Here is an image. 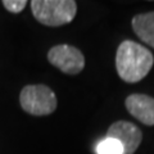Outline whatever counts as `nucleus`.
I'll use <instances>...</instances> for the list:
<instances>
[{
	"instance_id": "f257e3e1",
	"label": "nucleus",
	"mask_w": 154,
	"mask_h": 154,
	"mask_svg": "<svg viewBox=\"0 0 154 154\" xmlns=\"http://www.w3.org/2000/svg\"><path fill=\"white\" fill-rule=\"evenodd\" d=\"M153 64L154 57L148 48L131 40L119 44L116 54V68L125 82H139L149 73Z\"/></svg>"
},
{
	"instance_id": "f03ea898",
	"label": "nucleus",
	"mask_w": 154,
	"mask_h": 154,
	"mask_svg": "<svg viewBox=\"0 0 154 154\" xmlns=\"http://www.w3.org/2000/svg\"><path fill=\"white\" fill-rule=\"evenodd\" d=\"M31 11L36 21L42 25L58 27L73 21L77 3L75 0H32Z\"/></svg>"
},
{
	"instance_id": "7ed1b4c3",
	"label": "nucleus",
	"mask_w": 154,
	"mask_h": 154,
	"mask_svg": "<svg viewBox=\"0 0 154 154\" xmlns=\"http://www.w3.org/2000/svg\"><path fill=\"white\" fill-rule=\"evenodd\" d=\"M22 109L32 116H48L57 109V96L46 85H27L19 95Z\"/></svg>"
},
{
	"instance_id": "20e7f679",
	"label": "nucleus",
	"mask_w": 154,
	"mask_h": 154,
	"mask_svg": "<svg viewBox=\"0 0 154 154\" xmlns=\"http://www.w3.org/2000/svg\"><path fill=\"white\" fill-rule=\"evenodd\" d=\"M48 60L67 75H77L85 67L84 54L71 45L53 46L48 53Z\"/></svg>"
},
{
	"instance_id": "39448f33",
	"label": "nucleus",
	"mask_w": 154,
	"mask_h": 154,
	"mask_svg": "<svg viewBox=\"0 0 154 154\" xmlns=\"http://www.w3.org/2000/svg\"><path fill=\"white\" fill-rule=\"evenodd\" d=\"M107 136L117 139L123 145L125 154H134L143 140L140 128L127 121H117L112 123L107 131Z\"/></svg>"
},
{
	"instance_id": "423d86ee",
	"label": "nucleus",
	"mask_w": 154,
	"mask_h": 154,
	"mask_svg": "<svg viewBox=\"0 0 154 154\" xmlns=\"http://www.w3.org/2000/svg\"><path fill=\"white\" fill-rule=\"evenodd\" d=\"M125 104L128 113L137 121L146 126H154V98L145 94H132Z\"/></svg>"
},
{
	"instance_id": "0eeeda50",
	"label": "nucleus",
	"mask_w": 154,
	"mask_h": 154,
	"mask_svg": "<svg viewBox=\"0 0 154 154\" xmlns=\"http://www.w3.org/2000/svg\"><path fill=\"white\" fill-rule=\"evenodd\" d=\"M132 30L144 44L154 48V12L135 16L132 18Z\"/></svg>"
},
{
	"instance_id": "6e6552de",
	"label": "nucleus",
	"mask_w": 154,
	"mask_h": 154,
	"mask_svg": "<svg viewBox=\"0 0 154 154\" xmlns=\"http://www.w3.org/2000/svg\"><path fill=\"white\" fill-rule=\"evenodd\" d=\"M95 152L96 154H125V149L117 139L105 136L96 144Z\"/></svg>"
},
{
	"instance_id": "1a4fd4ad",
	"label": "nucleus",
	"mask_w": 154,
	"mask_h": 154,
	"mask_svg": "<svg viewBox=\"0 0 154 154\" xmlns=\"http://www.w3.org/2000/svg\"><path fill=\"white\" fill-rule=\"evenodd\" d=\"M2 3L7 11H9L11 13H14V14L22 12L28 4L26 0H3Z\"/></svg>"
}]
</instances>
